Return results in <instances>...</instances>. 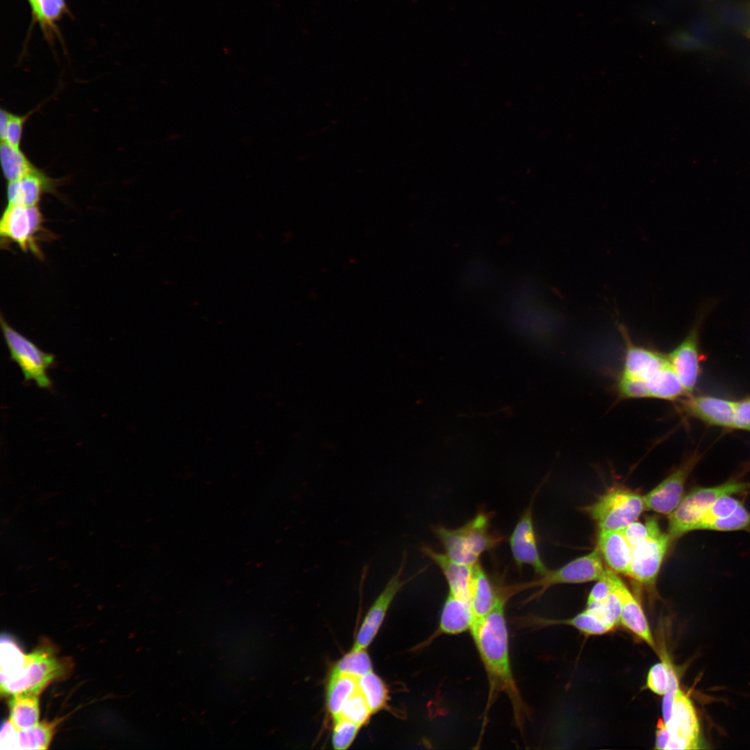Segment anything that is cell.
Here are the masks:
<instances>
[{"instance_id":"cell-33","label":"cell","mask_w":750,"mask_h":750,"mask_svg":"<svg viewBox=\"0 0 750 750\" xmlns=\"http://www.w3.org/2000/svg\"><path fill=\"white\" fill-rule=\"evenodd\" d=\"M586 609L594 614L611 630L620 623L622 605L619 598L613 592L601 601L587 604Z\"/></svg>"},{"instance_id":"cell-22","label":"cell","mask_w":750,"mask_h":750,"mask_svg":"<svg viewBox=\"0 0 750 750\" xmlns=\"http://www.w3.org/2000/svg\"><path fill=\"white\" fill-rule=\"evenodd\" d=\"M506 592V585L496 586L479 562L474 565L470 604L475 623L494 609Z\"/></svg>"},{"instance_id":"cell-5","label":"cell","mask_w":750,"mask_h":750,"mask_svg":"<svg viewBox=\"0 0 750 750\" xmlns=\"http://www.w3.org/2000/svg\"><path fill=\"white\" fill-rule=\"evenodd\" d=\"M58 658L48 646L40 647L26 654L22 669L11 681L1 685L3 694L12 695L23 692L40 694L52 682L65 676L70 665Z\"/></svg>"},{"instance_id":"cell-16","label":"cell","mask_w":750,"mask_h":750,"mask_svg":"<svg viewBox=\"0 0 750 750\" xmlns=\"http://www.w3.org/2000/svg\"><path fill=\"white\" fill-rule=\"evenodd\" d=\"M606 577L611 586L612 592L617 596L621 602L620 623L651 649L657 651L656 643L639 601L612 570L606 569Z\"/></svg>"},{"instance_id":"cell-10","label":"cell","mask_w":750,"mask_h":750,"mask_svg":"<svg viewBox=\"0 0 750 750\" xmlns=\"http://www.w3.org/2000/svg\"><path fill=\"white\" fill-rule=\"evenodd\" d=\"M712 304L706 305L696 323L684 340L667 356L673 370L680 379L685 392L692 394L697 384L699 374V330L700 325L710 310Z\"/></svg>"},{"instance_id":"cell-23","label":"cell","mask_w":750,"mask_h":750,"mask_svg":"<svg viewBox=\"0 0 750 750\" xmlns=\"http://www.w3.org/2000/svg\"><path fill=\"white\" fill-rule=\"evenodd\" d=\"M597 549L613 572L628 575L632 548L621 531H599Z\"/></svg>"},{"instance_id":"cell-27","label":"cell","mask_w":750,"mask_h":750,"mask_svg":"<svg viewBox=\"0 0 750 750\" xmlns=\"http://www.w3.org/2000/svg\"><path fill=\"white\" fill-rule=\"evenodd\" d=\"M0 158L3 174L8 182L14 181L38 169L20 148L1 141Z\"/></svg>"},{"instance_id":"cell-9","label":"cell","mask_w":750,"mask_h":750,"mask_svg":"<svg viewBox=\"0 0 750 750\" xmlns=\"http://www.w3.org/2000/svg\"><path fill=\"white\" fill-rule=\"evenodd\" d=\"M407 555H403L398 570L390 578L383 591L374 601L357 633L353 648L366 649L376 635L389 607L399 590L410 581L422 574L426 567L421 569L412 577L402 579L403 572L406 563Z\"/></svg>"},{"instance_id":"cell-37","label":"cell","mask_w":750,"mask_h":750,"mask_svg":"<svg viewBox=\"0 0 750 750\" xmlns=\"http://www.w3.org/2000/svg\"><path fill=\"white\" fill-rule=\"evenodd\" d=\"M660 531L656 519L651 517L644 523L635 521L621 531L633 548Z\"/></svg>"},{"instance_id":"cell-43","label":"cell","mask_w":750,"mask_h":750,"mask_svg":"<svg viewBox=\"0 0 750 750\" xmlns=\"http://www.w3.org/2000/svg\"><path fill=\"white\" fill-rule=\"evenodd\" d=\"M670 740L669 731L663 719L659 720L656 733L655 749H666Z\"/></svg>"},{"instance_id":"cell-19","label":"cell","mask_w":750,"mask_h":750,"mask_svg":"<svg viewBox=\"0 0 750 750\" xmlns=\"http://www.w3.org/2000/svg\"><path fill=\"white\" fill-rule=\"evenodd\" d=\"M420 550L442 572L449 587V593L470 602L474 565L455 561L445 553L428 545H422Z\"/></svg>"},{"instance_id":"cell-1","label":"cell","mask_w":750,"mask_h":750,"mask_svg":"<svg viewBox=\"0 0 750 750\" xmlns=\"http://www.w3.org/2000/svg\"><path fill=\"white\" fill-rule=\"evenodd\" d=\"M510 598L504 594L494 609L476 622L470 633L486 673L488 692L484 709L481 734L487 723V716L499 695L508 699L515 725L524 733L529 717L526 704L512 670L509 637L505 606Z\"/></svg>"},{"instance_id":"cell-28","label":"cell","mask_w":750,"mask_h":750,"mask_svg":"<svg viewBox=\"0 0 750 750\" xmlns=\"http://www.w3.org/2000/svg\"><path fill=\"white\" fill-rule=\"evenodd\" d=\"M647 385L650 398L673 401L685 393L670 364L660 371Z\"/></svg>"},{"instance_id":"cell-7","label":"cell","mask_w":750,"mask_h":750,"mask_svg":"<svg viewBox=\"0 0 750 750\" xmlns=\"http://www.w3.org/2000/svg\"><path fill=\"white\" fill-rule=\"evenodd\" d=\"M606 572V569L601 562V554L596 549L590 553L577 558L560 568L553 570L549 569L544 575L537 579L515 584V587L517 594L528 589L538 588L524 601V603H527L540 598L547 590L554 585L598 581L604 576Z\"/></svg>"},{"instance_id":"cell-18","label":"cell","mask_w":750,"mask_h":750,"mask_svg":"<svg viewBox=\"0 0 750 750\" xmlns=\"http://www.w3.org/2000/svg\"><path fill=\"white\" fill-rule=\"evenodd\" d=\"M61 180L49 177L39 169L23 178L8 182L6 198L8 204L25 206H39L45 194L58 195L57 188Z\"/></svg>"},{"instance_id":"cell-39","label":"cell","mask_w":750,"mask_h":750,"mask_svg":"<svg viewBox=\"0 0 750 750\" xmlns=\"http://www.w3.org/2000/svg\"><path fill=\"white\" fill-rule=\"evenodd\" d=\"M660 656L661 662L653 665L648 672L646 686L652 692L663 696L667 688L669 674L666 658L661 651Z\"/></svg>"},{"instance_id":"cell-4","label":"cell","mask_w":750,"mask_h":750,"mask_svg":"<svg viewBox=\"0 0 750 750\" xmlns=\"http://www.w3.org/2000/svg\"><path fill=\"white\" fill-rule=\"evenodd\" d=\"M750 482L730 479L719 485L698 487L683 497L675 510L669 515L668 532L672 541L696 531L712 503L725 494L747 493Z\"/></svg>"},{"instance_id":"cell-6","label":"cell","mask_w":750,"mask_h":750,"mask_svg":"<svg viewBox=\"0 0 750 750\" xmlns=\"http://www.w3.org/2000/svg\"><path fill=\"white\" fill-rule=\"evenodd\" d=\"M2 334L10 359L19 367L25 381H33L38 387L51 389L48 370L55 363V356L43 351L33 342L8 324L1 315Z\"/></svg>"},{"instance_id":"cell-34","label":"cell","mask_w":750,"mask_h":750,"mask_svg":"<svg viewBox=\"0 0 750 750\" xmlns=\"http://www.w3.org/2000/svg\"><path fill=\"white\" fill-rule=\"evenodd\" d=\"M742 503L733 494H725L718 498L706 512L697 530H706L714 521L729 516Z\"/></svg>"},{"instance_id":"cell-24","label":"cell","mask_w":750,"mask_h":750,"mask_svg":"<svg viewBox=\"0 0 750 750\" xmlns=\"http://www.w3.org/2000/svg\"><path fill=\"white\" fill-rule=\"evenodd\" d=\"M524 624L531 626L544 627L552 625H568L588 635H600L612 630L594 614L585 609L576 616L566 619H553L539 617H525Z\"/></svg>"},{"instance_id":"cell-12","label":"cell","mask_w":750,"mask_h":750,"mask_svg":"<svg viewBox=\"0 0 750 750\" xmlns=\"http://www.w3.org/2000/svg\"><path fill=\"white\" fill-rule=\"evenodd\" d=\"M672 540L662 531L632 548V560L627 576L647 587L655 585Z\"/></svg>"},{"instance_id":"cell-14","label":"cell","mask_w":750,"mask_h":750,"mask_svg":"<svg viewBox=\"0 0 750 750\" xmlns=\"http://www.w3.org/2000/svg\"><path fill=\"white\" fill-rule=\"evenodd\" d=\"M670 733L666 749H699V724L694 708L682 690L676 693L672 715L665 724Z\"/></svg>"},{"instance_id":"cell-36","label":"cell","mask_w":750,"mask_h":750,"mask_svg":"<svg viewBox=\"0 0 750 750\" xmlns=\"http://www.w3.org/2000/svg\"><path fill=\"white\" fill-rule=\"evenodd\" d=\"M372 714L366 700L358 690L344 703L339 717L361 726Z\"/></svg>"},{"instance_id":"cell-8","label":"cell","mask_w":750,"mask_h":750,"mask_svg":"<svg viewBox=\"0 0 750 750\" xmlns=\"http://www.w3.org/2000/svg\"><path fill=\"white\" fill-rule=\"evenodd\" d=\"M643 497L622 488L610 490L588 508L599 531H622L645 510Z\"/></svg>"},{"instance_id":"cell-29","label":"cell","mask_w":750,"mask_h":750,"mask_svg":"<svg viewBox=\"0 0 750 750\" xmlns=\"http://www.w3.org/2000/svg\"><path fill=\"white\" fill-rule=\"evenodd\" d=\"M358 691L364 697L372 713L386 705L388 692L383 681L370 672L358 678Z\"/></svg>"},{"instance_id":"cell-26","label":"cell","mask_w":750,"mask_h":750,"mask_svg":"<svg viewBox=\"0 0 750 750\" xmlns=\"http://www.w3.org/2000/svg\"><path fill=\"white\" fill-rule=\"evenodd\" d=\"M358 690V678L350 675L331 673L326 692V707L336 718L346 701Z\"/></svg>"},{"instance_id":"cell-13","label":"cell","mask_w":750,"mask_h":750,"mask_svg":"<svg viewBox=\"0 0 750 750\" xmlns=\"http://www.w3.org/2000/svg\"><path fill=\"white\" fill-rule=\"evenodd\" d=\"M533 501L534 497L518 519L508 538V543L517 567L521 569L525 565H530L535 573L541 576L549 569L539 552L533 517Z\"/></svg>"},{"instance_id":"cell-42","label":"cell","mask_w":750,"mask_h":750,"mask_svg":"<svg viewBox=\"0 0 750 750\" xmlns=\"http://www.w3.org/2000/svg\"><path fill=\"white\" fill-rule=\"evenodd\" d=\"M612 593V590L611 586L607 580L605 574L604 576L598 580L597 583L592 588L588 598L587 604L601 601Z\"/></svg>"},{"instance_id":"cell-20","label":"cell","mask_w":750,"mask_h":750,"mask_svg":"<svg viewBox=\"0 0 750 750\" xmlns=\"http://www.w3.org/2000/svg\"><path fill=\"white\" fill-rule=\"evenodd\" d=\"M737 401L710 396L690 397L681 402L685 412L710 425L734 428Z\"/></svg>"},{"instance_id":"cell-11","label":"cell","mask_w":750,"mask_h":750,"mask_svg":"<svg viewBox=\"0 0 750 750\" xmlns=\"http://www.w3.org/2000/svg\"><path fill=\"white\" fill-rule=\"evenodd\" d=\"M699 458V455H692L643 496L645 508L670 515L682 501L687 479Z\"/></svg>"},{"instance_id":"cell-35","label":"cell","mask_w":750,"mask_h":750,"mask_svg":"<svg viewBox=\"0 0 750 750\" xmlns=\"http://www.w3.org/2000/svg\"><path fill=\"white\" fill-rule=\"evenodd\" d=\"M706 530L717 531H750V511L743 502L729 516L712 522Z\"/></svg>"},{"instance_id":"cell-15","label":"cell","mask_w":750,"mask_h":750,"mask_svg":"<svg viewBox=\"0 0 750 750\" xmlns=\"http://www.w3.org/2000/svg\"><path fill=\"white\" fill-rule=\"evenodd\" d=\"M619 330L625 344V353L621 375L636 378L646 383L669 362L662 353L634 344L626 328L619 324Z\"/></svg>"},{"instance_id":"cell-41","label":"cell","mask_w":750,"mask_h":750,"mask_svg":"<svg viewBox=\"0 0 750 750\" xmlns=\"http://www.w3.org/2000/svg\"><path fill=\"white\" fill-rule=\"evenodd\" d=\"M734 428L750 431V398L737 401L734 416Z\"/></svg>"},{"instance_id":"cell-40","label":"cell","mask_w":750,"mask_h":750,"mask_svg":"<svg viewBox=\"0 0 750 750\" xmlns=\"http://www.w3.org/2000/svg\"><path fill=\"white\" fill-rule=\"evenodd\" d=\"M617 389L622 399L650 398L647 383L636 378L620 375Z\"/></svg>"},{"instance_id":"cell-2","label":"cell","mask_w":750,"mask_h":750,"mask_svg":"<svg viewBox=\"0 0 750 750\" xmlns=\"http://www.w3.org/2000/svg\"><path fill=\"white\" fill-rule=\"evenodd\" d=\"M493 516V512L483 510L460 527L450 528L435 525L432 530L449 558L474 565L483 553L493 550L505 541V535L492 530Z\"/></svg>"},{"instance_id":"cell-21","label":"cell","mask_w":750,"mask_h":750,"mask_svg":"<svg viewBox=\"0 0 750 750\" xmlns=\"http://www.w3.org/2000/svg\"><path fill=\"white\" fill-rule=\"evenodd\" d=\"M470 602L448 594L441 610L439 624L428 641L441 635H458L470 631L475 623Z\"/></svg>"},{"instance_id":"cell-31","label":"cell","mask_w":750,"mask_h":750,"mask_svg":"<svg viewBox=\"0 0 750 750\" xmlns=\"http://www.w3.org/2000/svg\"><path fill=\"white\" fill-rule=\"evenodd\" d=\"M372 660L365 649L353 648L335 663L331 672L358 678L372 672Z\"/></svg>"},{"instance_id":"cell-30","label":"cell","mask_w":750,"mask_h":750,"mask_svg":"<svg viewBox=\"0 0 750 750\" xmlns=\"http://www.w3.org/2000/svg\"><path fill=\"white\" fill-rule=\"evenodd\" d=\"M28 4L35 21L45 33L54 29L55 23L67 11L65 0H31Z\"/></svg>"},{"instance_id":"cell-45","label":"cell","mask_w":750,"mask_h":750,"mask_svg":"<svg viewBox=\"0 0 750 750\" xmlns=\"http://www.w3.org/2000/svg\"><path fill=\"white\" fill-rule=\"evenodd\" d=\"M749 37H750V31H749Z\"/></svg>"},{"instance_id":"cell-44","label":"cell","mask_w":750,"mask_h":750,"mask_svg":"<svg viewBox=\"0 0 750 750\" xmlns=\"http://www.w3.org/2000/svg\"><path fill=\"white\" fill-rule=\"evenodd\" d=\"M27 1H28V3H30V1H31V0H27Z\"/></svg>"},{"instance_id":"cell-38","label":"cell","mask_w":750,"mask_h":750,"mask_svg":"<svg viewBox=\"0 0 750 750\" xmlns=\"http://www.w3.org/2000/svg\"><path fill=\"white\" fill-rule=\"evenodd\" d=\"M360 726L341 717L334 718L332 744L335 749H347L354 741Z\"/></svg>"},{"instance_id":"cell-32","label":"cell","mask_w":750,"mask_h":750,"mask_svg":"<svg viewBox=\"0 0 750 750\" xmlns=\"http://www.w3.org/2000/svg\"><path fill=\"white\" fill-rule=\"evenodd\" d=\"M33 113L31 111L25 115H16L1 108L0 111L1 141L20 148L24 126L28 118Z\"/></svg>"},{"instance_id":"cell-25","label":"cell","mask_w":750,"mask_h":750,"mask_svg":"<svg viewBox=\"0 0 750 750\" xmlns=\"http://www.w3.org/2000/svg\"><path fill=\"white\" fill-rule=\"evenodd\" d=\"M39 696L32 692L12 695L10 701V722L17 729L36 725L39 719Z\"/></svg>"},{"instance_id":"cell-17","label":"cell","mask_w":750,"mask_h":750,"mask_svg":"<svg viewBox=\"0 0 750 750\" xmlns=\"http://www.w3.org/2000/svg\"><path fill=\"white\" fill-rule=\"evenodd\" d=\"M60 720L44 721L24 729L16 728L9 720L5 722L0 733L1 749H47Z\"/></svg>"},{"instance_id":"cell-3","label":"cell","mask_w":750,"mask_h":750,"mask_svg":"<svg viewBox=\"0 0 750 750\" xmlns=\"http://www.w3.org/2000/svg\"><path fill=\"white\" fill-rule=\"evenodd\" d=\"M44 224V218L38 206L7 204L0 220L1 248L8 249L15 244L22 251L43 260L40 242L55 238Z\"/></svg>"}]
</instances>
